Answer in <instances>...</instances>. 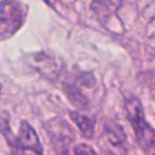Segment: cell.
I'll return each instance as SVG.
<instances>
[{"label": "cell", "mask_w": 155, "mask_h": 155, "mask_svg": "<svg viewBox=\"0 0 155 155\" xmlns=\"http://www.w3.org/2000/svg\"><path fill=\"white\" fill-rule=\"evenodd\" d=\"M0 93H1V86H0Z\"/></svg>", "instance_id": "obj_8"}, {"label": "cell", "mask_w": 155, "mask_h": 155, "mask_svg": "<svg viewBox=\"0 0 155 155\" xmlns=\"http://www.w3.org/2000/svg\"><path fill=\"white\" fill-rule=\"evenodd\" d=\"M46 1H48L50 4H54V2H57L58 0H46Z\"/></svg>", "instance_id": "obj_7"}, {"label": "cell", "mask_w": 155, "mask_h": 155, "mask_svg": "<svg viewBox=\"0 0 155 155\" xmlns=\"http://www.w3.org/2000/svg\"><path fill=\"white\" fill-rule=\"evenodd\" d=\"M24 10L15 0L0 2V39L13 35L23 24Z\"/></svg>", "instance_id": "obj_2"}, {"label": "cell", "mask_w": 155, "mask_h": 155, "mask_svg": "<svg viewBox=\"0 0 155 155\" xmlns=\"http://www.w3.org/2000/svg\"><path fill=\"white\" fill-rule=\"evenodd\" d=\"M74 154L75 155H97L96 151L88 145V144H79L74 148Z\"/></svg>", "instance_id": "obj_6"}, {"label": "cell", "mask_w": 155, "mask_h": 155, "mask_svg": "<svg viewBox=\"0 0 155 155\" xmlns=\"http://www.w3.org/2000/svg\"><path fill=\"white\" fill-rule=\"evenodd\" d=\"M125 109L139 147L144 150L153 149L155 147V130L147 122L140 102L136 97H130L126 101Z\"/></svg>", "instance_id": "obj_1"}, {"label": "cell", "mask_w": 155, "mask_h": 155, "mask_svg": "<svg viewBox=\"0 0 155 155\" xmlns=\"http://www.w3.org/2000/svg\"><path fill=\"white\" fill-rule=\"evenodd\" d=\"M151 155H155V154H151Z\"/></svg>", "instance_id": "obj_9"}, {"label": "cell", "mask_w": 155, "mask_h": 155, "mask_svg": "<svg viewBox=\"0 0 155 155\" xmlns=\"http://www.w3.org/2000/svg\"><path fill=\"white\" fill-rule=\"evenodd\" d=\"M12 155H42V147L34 128L28 122H22L18 136L13 140Z\"/></svg>", "instance_id": "obj_3"}, {"label": "cell", "mask_w": 155, "mask_h": 155, "mask_svg": "<svg viewBox=\"0 0 155 155\" xmlns=\"http://www.w3.org/2000/svg\"><path fill=\"white\" fill-rule=\"evenodd\" d=\"M105 131H107V137H108V140L114 144V145H120L125 142V132L122 130L121 126H119L117 124H108L107 127H105Z\"/></svg>", "instance_id": "obj_5"}, {"label": "cell", "mask_w": 155, "mask_h": 155, "mask_svg": "<svg viewBox=\"0 0 155 155\" xmlns=\"http://www.w3.org/2000/svg\"><path fill=\"white\" fill-rule=\"evenodd\" d=\"M69 115H70L71 120L75 122V125L78 126V128L80 130L81 134L85 138H87V139L93 138L94 127H96V120L93 117L86 116V115H84L81 113H78V111H71Z\"/></svg>", "instance_id": "obj_4"}]
</instances>
